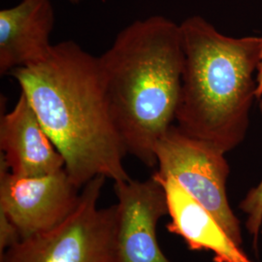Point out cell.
<instances>
[{
	"label": "cell",
	"instance_id": "obj_3",
	"mask_svg": "<svg viewBox=\"0 0 262 262\" xmlns=\"http://www.w3.org/2000/svg\"><path fill=\"white\" fill-rule=\"evenodd\" d=\"M185 63L176 122L227 152L243 142L256 98L262 37L226 36L200 16L181 25Z\"/></svg>",
	"mask_w": 262,
	"mask_h": 262
},
{
	"label": "cell",
	"instance_id": "obj_14",
	"mask_svg": "<svg viewBox=\"0 0 262 262\" xmlns=\"http://www.w3.org/2000/svg\"><path fill=\"white\" fill-rule=\"evenodd\" d=\"M72 4H78V3H80L82 0H69Z\"/></svg>",
	"mask_w": 262,
	"mask_h": 262
},
{
	"label": "cell",
	"instance_id": "obj_13",
	"mask_svg": "<svg viewBox=\"0 0 262 262\" xmlns=\"http://www.w3.org/2000/svg\"><path fill=\"white\" fill-rule=\"evenodd\" d=\"M256 82H257V92H256V98L260 99L262 97V52L260 56V62L257 68L256 73Z\"/></svg>",
	"mask_w": 262,
	"mask_h": 262
},
{
	"label": "cell",
	"instance_id": "obj_8",
	"mask_svg": "<svg viewBox=\"0 0 262 262\" xmlns=\"http://www.w3.org/2000/svg\"><path fill=\"white\" fill-rule=\"evenodd\" d=\"M1 160L10 172L25 177L42 176L64 169V160L26 94L0 119Z\"/></svg>",
	"mask_w": 262,
	"mask_h": 262
},
{
	"label": "cell",
	"instance_id": "obj_6",
	"mask_svg": "<svg viewBox=\"0 0 262 262\" xmlns=\"http://www.w3.org/2000/svg\"><path fill=\"white\" fill-rule=\"evenodd\" d=\"M79 189L64 169L25 177L11 173L0 159V209L16 225L21 239L62 223L78 205Z\"/></svg>",
	"mask_w": 262,
	"mask_h": 262
},
{
	"label": "cell",
	"instance_id": "obj_10",
	"mask_svg": "<svg viewBox=\"0 0 262 262\" xmlns=\"http://www.w3.org/2000/svg\"><path fill=\"white\" fill-rule=\"evenodd\" d=\"M155 177L164 187L171 221L166 228L182 237L191 251H209L215 262H253L214 215L171 177Z\"/></svg>",
	"mask_w": 262,
	"mask_h": 262
},
{
	"label": "cell",
	"instance_id": "obj_2",
	"mask_svg": "<svg viewBox=\"0 0 262 262\" xmlns=\"http://www.w3.org/2000/svg\"><path fill=\"white\" fill-rule=\"evenodd\" d=\"M113 120L127 154L154 168L156 146L176 120L185 63L180 25L134 20L99 56Z\"/></svg>",
	"mask_w": 262,
	"mask_h": 262
},
{
	"label": "cell",
	"instance_id": "obj_11",
	"mask_svg": "<svg viewBox=\"0 0 262 262\" xmlns=\"http://www.w3.org/2000/svg\"><path fill=\"white\" fill-rule=\"evenodd\" d=\"M258 106L262 115V97ZM240 209L247 215L246 227L253 237V248L257 249L262 227V179L256 187H253L247 193L240 203Z\"/></svg>",
	"mask_w": 262,
	"mask_h": 262
},
{
	"label": "cell",
	"instance_id": "obj_5",
	"mask_svg": "<svg viewBox=\"0 0 262 262\" xmlns=\"http://www.w3.org/2000/svg\"><path fill=\"white\" fill-rule=\"evenodd\" d=\"M225 152L172 125L156 146L157 174L174 179L215 216L235 243L242 247L240 221L229 205L226 182L230 167Z\"/></svg>",
	"mask_w": 262,
	"mask_h": 262
},
{
	"label": "cell",
	"instance_id": "obj_4",
	"mask_svg": "<svg viewBox=\"0 0 262 262\" xmlns=\"http://www.w3.org/2000/svg\"><path fill=\"white\" fill-rule=\"evenodd\" d=\"M105 177L82 187L72 214L55 227L21 239L0 262H116L117 205L98 207Z\"/></svg>",
	"mask_w": 262,
	"mask_h": 262
},
{
	"label": "cell",
	"instance_id": "obj_9",
	"mask_svg": "<svg viewBox=\"0 0 262 262\" xmlns=\"http://www.w3.org/2000/svg\"><path fill=\"white\" fill-rule=\"evenodd\" d=\"M54 26L51 0H21L0 10V74L44 59L53 47Z\"/></svg>",
	"mask_w": 262,
	"mask_h": 262
},
{
	"label": "cell",
	"instance_id": "obj_12",
	"mask_svg": "<svg viewBox=\"0 0 262 262\" xmlns=\"http://www.w3.org/2000/svg\"><path fill=\"white\" fill-rule=\"evenodd\" d=\"M21 240L19 230L9 215L0 209V255Z\"/></svg>",
	"mask_w": 262,
	"mask_h": 262
},
{
	"label": "cell",
	"instance_id": "obj_7",
	"mask_svg": "<svg viewBox=\"0 0 262 262\" xmlns=\"http://www.w3.org/2000/svg\"><path fill=\"white\" fill-rule=\"evenodd\" d=\"M117 195L116 262H172L157 237L159 220L169 215L164 187L152 174L145 181L115 183Z\"/></svg>",
	"mask_w": 262,
	"mask_h": 262
},
{
	"label": "cell",
	"instance_id": "obj_1",
	"mask_svg": "<svg viewBox=\"0 0 262 262\" xmlns=\"http://www.w3.org/2000/svg\"><path fill=\"white\" fill-rule=\"evenodd\" d=\"M43 128L64 160L76 187L102 176L114 183L131 179L127 154L113 120L99 56L74 41L53 45L37 63L13 70Z\"/></svg>",
	"mask_w": 262,
	"mask_h": 262
}]
</instances>
